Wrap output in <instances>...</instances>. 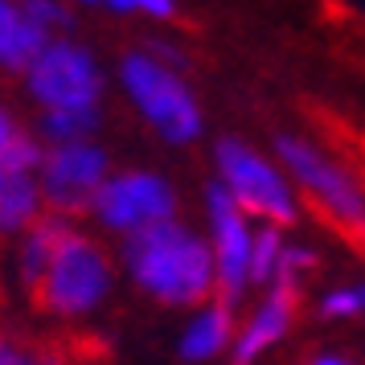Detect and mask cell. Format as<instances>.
<instances>
[{"label": "cell", "instance_id": "obj_1", "mask_svg": "<svg viewBox=\"0 0 365 365\" xmlns=\"http://www.w3.org/2000/svg\"><path fill=\"white\" fill-rule=\"evenodd\" d=\"M123 259L135 283L165 304H197L214 283V259L205 242L177 222H152L144 230H132L123 242Z\"/></svg>", "mask_w": 365, "mask_h": 365}, {"label": "cell", "instance_id": "obj_2", "mask_svg": "<svg viewBox=\"0 0 365 365\" xmlns=\"http://www.w3.org/2000/svg\"><path fill=\"white\" fill-rule=\"evenodd\" d=\"M107 287H111V267L103 259V250L95 242H86L83 234L58 226L50 259L41 267L37 283L29 287V299L41 312L78 316L86 308H95L107 296Z\"/></svg>", "mask_w": 365, "mask_h": 365}, {"label": "cell", "instance_id": "obj_3", "mask_svg": "<svg viewBox=\"0 0 365 365\" xmlns=\"http://www.w3.org/2000/svg\"><path fill=\"white\" fill-rule=\"evenodd\" d=\"M279 156L287 160L292 177H299V185L308 189L320 217L349 247H361V189L349 177V168H341L320 148L304 144V140H292V135H279Z\"/></svg>", "mask_w": 365, "mask_h": 365}, {"label": "cell", "instance_id": "obj_4", "mask_svg": "<svg viewBox=\"0 0 365 365\" xmlns=\"http://www.w3.org/2000/svg\"><path fill=\"white\" fill-rule=\"evenodd\" d=\"M123 83L140 103V111L152 119V128L165 135L168 144H189L201 132V115L193 95L181 86V78L168 66H160L148 53H132L123 62Z\"/></svg>", "mask_w": 365, "mask_h": 365}, {"label": "cell", "instance_id": "obj_5", "mask_svg": "<svg viewBox=\"0 0 365 365\" xmlns=\"http://www.w3.org/2000/svg\"><path fill=\"white\" fill-rule=\"evenodd\" d=\"M217 165H222V177H226V193L238 210H250V214H263L271 222H292L296 217V205H292V193L275 168L267 165L263 156L242 144V140H222L217 148Z\"/></svg>", "mask_w": 365, "mask_h": 365}, {"label": "cell", "instance_id": "obj_6", "mask_svg": "<svg viewBox=\"0 0 365 365\" xmlns=\"http://www.w3.org/2000/svg\"><path fill=\"white\" fill-rule=\"evenodd\" d=\"M107 156L86 140L58 144L41 156V197L50 201L53 214H86L103 189Z\"/></svg>", "mask_w": 365, "mask_h": 365}, {"label": "cell", "instance_id": "obj_7", "mask_svg": "<svg viewBox=\"0 0 365 365\" xmlns=\"http://www.w3.org/2000/svg\"><path fill=\"white\" fill-rule=\"evenodd\" d=\"M29 91L50 111H70V107H95L99 95V70L78 46H46L29 66Z\"/></svg>", "mask_w": 365, "mask_h": 365}, {"label": "cell", "instance_id": "obj_8", "mask_svg": "<svg viewBox=\"0 0 365 365\" xmlns=\"http://www.w3.org/2000/svg\"><path fill=\"white\" fill-rule=\"evenodd\" d=\"M173 189L152 173H123L115 181H103L99 197L91 210H99V217L115 230H144L152 222H168L173 214Z\"/></svg>", "mask_w": 365, "mask_h": 365}, {"label": "cell", "instance_id": "obj_9", "mask_svg": "<svg viewBox=\"0 0 365 365\" xmlns=\"http://www.w3.org/2000/svg\"><path fill=\"white\" fill-rule=\"evenodd\" d=\"M210 222H214V242H217V304L230 308L242 283H247L250 263V234L242 222V210L230 201V193L214 185L210 189Z\"/></svg>", "mask_w": 365, "mask_h": 365}, {"label": "cell", "instance_id": "obj_10", "mask_svg": "<svg viewBox=\"0 0 365 365\" xmlns=\"http://www.w3.org/2000/svg\"><path fill=\"white\" fill-rule=\"evenodd\" d=\"M275 292H271V299H267L263 308H259V316L250 320V329L242 332V341H238V349H234V365H250L259 353H263L267 345H275L283 332H287V324H292V316H296V271H283V267H275Z\"/></svg>", "mask_w": 365, "mask_h": 365}, {"label": "cell", "instance_id": "obj_11", "mask_svg": "<svg viewBox=\"0 0 365 365\" xmlns=\"http://www.w3.org/2000/svg\"><path fill=\"white\" fill-rule=\"evenodd\" d=\"M37 217V185L29 173L0 168V230H21Z\"/></svg>", "mask_w": 365, "mask_h": 365}, {"label": "cell", "instance_id": "obj_12", "mask_svg": "<svg viewBox=\"0 0 365 365\" xmlns=\"http://www.w3.org/2000/svg\"><path fill=\"white\" fill-rule=\"evenodd\" d=\"M226 341H230V308L214 304L210 312H201L197 320L189 324L181 353L189 357V361H205V357L222 353V349H226Z\"/></svg>", "mask_w": 365, "mask_h": 365}, {"label": "cell", "instance_id": "obj_13", "mask_svg": "<svg viewBox=\"0 0 365 365\" xmlns=\"http://www.w3.org/2000/svg\"><path fill=\"white\" fill-rule=\"evenodd\" d=\"M46 46H50V41H46V29L34 25V21H25L17 13V25H13V34H9V41H4V50H0V62H4L9 70H29L34 58L46 50Z\"/></svg>", "mask_w": 365, "mask_h": 365}, {"label": "cell", "instance_id": "obj_14", "mask_svg": "<svg viewBox=\"0 0 365 365\" xmlns=\"http://www.w3.org/2000/svg\"><path fill=\"white\" fill-rule=\"evenodd\" d=\"M37 160H41L37 144L9 119V111H0V168H9V173H29Z\"/></svg>", "mask_w": 365, "mask_h": 365}, {"label": "cell", "instance_id": "obj_15", "mask_svg": "<svg viewBox=\"0 0 365 365\" xmlns=\"http://www.w3.org/2000/svg\"><path fill=\"white\" fill-rule=\"evenodd\" d=\"M0 365H70V357L53 345H29L0 332Z\"/></svg>", "mask_w": 365, "mask_h": 365}, {"label": "cell", "instance_id": "obj_16", "mask_svg": "<svg viewBox=\"0 0 365 365\" xmlns=\"http://www.w3.org/2000/svg\"><path fill=\"white\" fill-rule=\"evenodd\" d=\"M95 123H99V111H95V107H70V111H50V115H46V132H50L58 144H74V140H83Z\"/></svg>", "mask_w": 365, "mask_h": 365}, {"label": "cell", "instance_id": "obj_17", "mask_svg": "<svg viewBox=\"0 0 365 365\" xmlns=\"http://www.w3.org/2000/svg\"><path fill=\"white\" fill-rule=\"evenodd\" d=\"M279 234L275 230H259V238H250V263H247V279L255 283H267L275 275V267H279Z\"/></svg>", "mask_w": 365, "mask_h": 365}, {"label": "cell", "instance_id": "obj_18", "mask_svg": "<svg viewBox=\"0 0 365 365\" xmlns=\"http://www.w3.org/2000/svg\"><path fill=\"white\" fill-rule=\"evenodd\" d=\"M25 21H34V25H66V13H62V4H53V0H25Z\"/></svg>", "mask_w": 365, "mask_h": 365}, {"label": "cell", "instance_id": "obj_19", "mask_svg": "<svg viewBox=\"0 0 365 365\" xmlns=\"http://www.w3.org/2000/svg\"><path fill=\"white\" fill-rule=\"evenodd\" d=\"M324 316H357L361 312V287H349V292H332L324 304H320Z\"/></svg>", "mask_w": 365, "mask_h": 365}, {"label": "cell", "instance_id": "obj_20", "mask_svg": "<svg viewBox=\"0 0 365 365\" xmlns=\"http://www.w3.org/2000/svg\"><path fill=\"white\" fill-rule=\"evenodd\" d=\"M115 13H128V9H144L152 17H168L173 13V0H111Z\"/></svg>", "mask_w": 365, "mask_h": 365}, {"label": "cell", "instance_id": "obj_21", "mask_svg": "<svg viewBox=\"0 0 365 365\" xmlns=\"http://www.w3.org/2000/svg\"><path fill=\"white\" fill-rule=\"evenodd\" d=\"M13 25H17V9H13L9 0H0V50H4V41L13 34Z\"/></svg>", "mask_w": 365, "mask_h": 365}, {"label": "cell", "instance_id": "obj_22", "mask_svg": "<svg viewBox=\"0 0 365 365\" xmlns=\"http://www.w3.org/2000/svg\"><path fill=\"white\" fill-rule=\"evenodd\" d=\"M316 365H349V361H341V357H320Z\"/></svg>", "mask_w": 365, "mask_h": 365}, {"label": "cell", "instance_id": "obj_23", "mask_svg": "<svg viewBox=\"0 0 365 365\" xmlns=\"http://www.w3.org/2000/svg\"><path fill=\"white\" fill-rule=\"evenodd\" d=\"M86 4H95V0H86Z\"/></svg>", "mask_w": 365, "mask_h": 365}]
</instances>
